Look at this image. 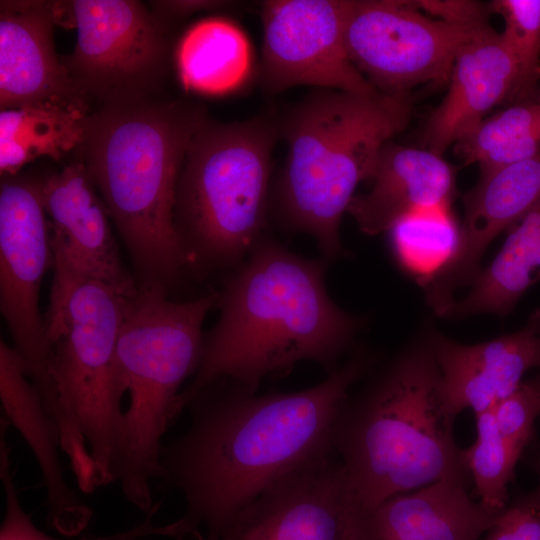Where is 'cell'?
<instances>
[{"label":"cell","mask_w":540,"mask_h":540,"mask_svg":"<svg viewBox=\"0 0 540 540\" xmlns=\"http://www.w3.org/2000/svg\"><path fill=\"white\" fill-rule=\"evenodd\" d=\"M465 165L497 167L540 155V101L516 103L485 118L457 144Z\"/></svg>","instance_id":"obj_26"},{"label":"cell","mask_w":540,"mask_h":540,"mask_svg":"<svg viewBox=\"0 0 540 540\" xmlns=\"http://www.w3.org/2000/svg\"><path fill=\"white\" fill-rule=\"evenodd\" d=\"M325 271V259L302 257L264 236L218 292V321L204 335L199 367L178 397L174 421L219 380L256 393L262 380L285 376L301 361L328 374L337 370L363 320L330 298Z\"/></svg>","instance_id":"obj_2"},{"label":"cell","mask_w":540,"mask_h":540,"mask_svg":"<svg viewBox=\"0 0 540 540\" xmlns=\"http://www.w3.org/2000/svg\"><path fill=\"white\" fill-rule=\"evenodd\" d=\"M0 311L28 378L58 421L62 410L50 374L51 346L39 308L40 288L53 267L49 220L42 201V176H1Z\"/></svg>","instance_id":"obj_10"},{"label":"cell","mask_w":540,"mask_h":540,"mask_svg":"<svg viewBox=\"0 0 540 540\" xmlns=\"http://www.w3.org/2000/svg\"><path fill=\"white\" fill-rule=\"evenodd\" d=\"M430 337L403 351L358 396L340 406L332 447L366 514L392 496L471 479L454 436Z\"/></svg>","instance_id":"obj_4"},{"label":"cell","mask_w":540,"mask_h":540,"mask_svg":"<svg viewBox=\"0 0 540 540\" xmlns=\"http://www.w3.org/2000/svg\"><path fill=\"white\" fill-rule=\"evenodd\" d=\"M55 24L54 1H1V110L54 104L88 111L55 52Z\"/></svg>","instance_id":"obj_16"},{"label":"cell","mask_w":540,"mask_h":540,"mask_svg":"<svg viewBox=\"0 0 540 540\" xmlns=\"http://www.w3.org/2000/svg\"><path fill=\"white\" fill-rule=\"evenodd\" d=\"M218 292L187 301L168 290L138 286L126 297L117 339L122 382L129 394L114 461V479L138 509L153 507L152 482L161 479L162 437L174 422L184 381L199 367L202 326Z\"/></svg>","instance_id":"obj_6"},{"label":"cell","mask_w":540,"mask_h":540,"mask_svg":"<svg viewBox=\"0 0 540 540\" xmlns=\"http://www.w3.org/2000/svg\"><path fill=\"white\" fill-rule=\"evenodd\" d=\"M351 0H269L261 5L260 80L278 93L298 85L377 95L351 61L345 27Z\"/></svg>","instance_id":"obj_13"},{"label":"cell","mask_w":540,"mask_h":540,"mask_svg":"<svg viewBox=\"0 0 540 540\" xmlns=\"http://www.w3.org/2000/svg\"><path fill=\"white\" fill-rule=\"evenodd\" d=\"M41 192L53 267L100 281L123 296L134 295L137 281L122 262L109 214L82 162L43 176Z\"/></svg>","instance_id":"obj_14"},{"label":"cell","mask_w":540,"mask_h":540,"mask_svg":"<svg viewBox=\"0 0 540 540\" xmlns=\"http://www.w3.org/2000/svg\"><path fill=\"white\" fill-rule=\"evenodd\" d=\"M57 24L74 27L73 52L62 58L87 100L101 104L151 98L167 69L163 22L134 0L57 1Z\"/></svg>","instance_id":"obj_9"},{"label":"cell","mask_w":540,"mask_h":540,"mask_svg":"<svg viewBox=\"0 0 540 540\" xmlns=\"http://www.w3.org/2000/svg\"><path fill=\"white\" fill-rule=\"evenodd\" d=\"M540 281V196L509 229L505 242L472 289L455 301L448 316L494 313L506 317L519 299Z\"/></svg>","instance_id":"obj_22"},{"label":"cell","mask_w":540,"mask_h":540,"mask_svg":"<svg viewBox=\"0 0 540 540\" xmlns=\"http://www.w3.org/2000/svg\"><path fill=\"white\" fill-rule=\"evenodd\" d=\"M535 385L540 389V374L539 376L533 381Z\"/></svg>","instance_id":"obj_34"},{"label":"cell","mask_w":540,"mask_h":540,"mask_svg":"<svg viewBox=\"0 0 540 540\" xmlns=\"http://www.w3.org/2000/svg\"><path fill=\"white\" fill-rule=\"evenodd\" d=\"M388 232L397 262L422 287L450 263L460 240L450 206L414 211Z\"/></svg>","instance_id":"obj_25"},{"label":"cell","mask_w":540,"mask_h":540,"mask_svg":"<svg viewBox=\"0 0 540 540\" xmlns=\"http://www.w3.org/2000/svg\"><path fill=\"white\" fill-rule=\"evenodd\" d=\"M492 412L505 441L522 453L540 416V389L533 381L522 382L509 396L497 403Z\"/></svg>","instance_id":"obj_29"},{"label":"cell","mask_w":540,"mask_h":540,"mask_svg":"<svg viewBox=\"0 0 540 540\" xmlns=\"http://www.w3.org/2000/svg\"><path fill=\"white\" fill-rule=\"evenodd\" d=\"M208 118L184 100L101 104L79 147L135 269L138 286L170 290L190 273L174 224L178 179L190 142Z\"/></svg>","instance_id":"obj_3"},{"label":"cell","mask_w":540,"mask_h":540,"mask_svg":"<svg viewBox=\"0 0 540 540\" xmlns=\"http://www.w3.org/2000/svg\"><path fill=\"white\" fill-rule=\"evenodd\" d=\"M467 487L442 480L390 497L366 515L362 540H479L505 509L474 501Z\"/></svg>","instance_id":"obj_21"},{"label":"cell","mask_w":540,"mask_h":540,"mask_svg":"<svg viewBox=\"0 0 540 540\" xmlns=\"http://www.w3.org/2000/svg\"><path fill=\"white\" fill-rule=\"evenodd\" d=\"M515 81V60L503 34L489 23L481 26L459 50L448 91L426 122V149L442 156L476 129L488 111L510 98Z\"/></svg>","instance_id":"obj_18"},{"label":"cell","mask_w":540,"mask_h":540,"mask_svg":"<svg viewBox=\"0 0 540 540\" xmlns=\"http://www.w3.org/2000/svg\"><path fill=\"white\" fill-rule=\"evenodd\" d=\"M441 376L443 397L455 416L492 409L512 394L523 375L540 366V307L519 330L465 345L438 333L429 335Z\"/></svg>","instance_id":"obj_17"},{"label":"cell","mask_w":540,"mask_h":540,"mask_svg":"<svg viewBox=\"0 0 540 540\" xmlns=\"http://www.w3.org/2000/svg\"><path fill=\"white\" fill-rule=\"evenodd\" d=\"M126 296L91 280L72 294L51 345L50 374L64 416L92 455L100 486L114 479L126 392L117 339Z\"/></svg>","instance_id":"obj_8"},{"label":"cell","mask_w":540,"mask_h":540,"mask_svg":"<svg viewBox=\"0 0 540 540\" xmlns=\"http://www.w3.org/2000/svg\"><path fill=\"white\" fill-rule=\"evenodd\" d=\"M0 400L3 417L23 437L42 474L49 522L64 535H75L88 524L91 509L65 481L59 450L61 437L55 421L28 378L15 348L0 341Z\"/></svg>","instance_id":"obj_19"},{"label":"cell","mask_w":540,"mask_h":540,"mask_svg":"<svg viewBox=\"0 0 540 540\" xmlns=\"http://www.w3.org/2000/svg\"><path fill=\"white\" fill-rule=\"evenodd\" d=\"M410 114L409 95L320 89L297 104L279 121L288 146L275 189L281 224L314 237L326 261L341 257L342 216Z\"/></svg>","instance_id":"obj_5"},{"label":"cell","mask_w":540,"mask_h":540,"mask_svg":"<svg viewBox=\"0 0 540 540\" xmlns=\"http://www.w3.org/2000/svg\"><path fill=\"white\" fill-rule=\"evenodd\" d=\"M88 111L54 104L3 109L0 112L1 176L18 174L37 157L60 159L79 148Z\"/></svg>","instance_id":"obj_24"},{"label":"cell","mask_w":540,"mask_h":540,"mask_svg":"<svg viewBox=\"0 0 540 540\" xmlns=\"http://www.w3.org/2000/svg\"><path fill=\"white\" fill-rule=\"evenodd\" d=\"M475 418L476 440L463 449L464 459L479 501L493 510L503 511L507 507V486L521 453L502 437L492 409L475 414Z\"/></svg>","instance_id":"obj_27"},{"label":"cell","mask_w":540,"mask_h":540,"mask_svg":"<svg viewBox=\"0 0 540 540\" xmlns=\"http://www.w3.org/2000/svg\"><path fill=\"white\" fill-rule=\"evenodd\" d=\"M480 171L478 182L463 196L457 251L450 263L423 286L428 303L441 316L448 315L454 303L453 292L472 284L489 244L540 196V155Z\"/></svg>","instance_id":"obj_15"},{"label":"cell","mask_w":540,"mask_h":540,"mask_svg":"<svg viewBox=\"0 0 540 540\" xmlns=\"http://www.w3.org/2000/svg\"><path fill=\"white\" fill-rule=\"evenodd\" d=\"M175 59L185 90L209 96L235 92L253 69L249 38L236 23L222 17L193 24L181 37Z\"/></svg>","instance_id":"obj_23"},{"label":"cell","mask_w":540,"mask_h":540,"mask_svg":"<svg viewBox=\"0 0 540 540\" xmlns=\"http://www.w3.org/2000/svg\"><path fill=\"white\" fill-rule=\"evenodd\" d=\"M413 4L438 19L464 27H475L488 22L487 10L474 1H413Z\"/></svg>","instance_id":"obj_32"},{"label":"cell","mask_w":540,"mask_h":540,"mask_svg":"<svg viewBox=\"0 0 540 540\" xmlns=\"http://www.w3.org/2000/svg\"><path fill=\"white\" fill-rule=\"evenodd\" d=\"M489 8L504 20L502 34L516 64L509 99L530 102L540 79V0H495Z\"/></svg>","instance_id":"obj_28"},{"label":"cell","mask_w":540,"mask_h":540,"mask_svg":"<svg viewBox=\"0 0 540 540\" xmlns=\"http://www.w3.org/2000/svg\"><path fill=\"white\" fill-rule=\"evenodd\" d=\"M154 14L162 21L164 18L189 16L202 10H215L228 6L230 2L214 0L156 1Z\"/></svg>","instance_id":"obj_33"},{"label":"cell","mask_w":540,"mask_h":540,"mask_svg":"<svg viewBox=\"0 0 540 540\" xmlns=\"http://www.w3.org/2000/svg\"><path fill=\"white\" fill-rule=\"evenodd\" d=\"M11 449L5 434L0 436V479L5 496V511L0 529V540H121L123 533L100 537L60 539L38 529L23 509L15 486L10 459Z\"/></svg>","instance_id":"obj_30"},{"label":"cell","mask_w":540,"mask_h":540,"mask_svg":"<svg viewBox=\"0 0 540 540\" xmlns=\"http://www.w3.org/2000/svg\"><path fill=\"white\" fill-rule=\"evenodd\" d=\"M432 18L412 1L351 0L345 27L348 55L383 94L409 95L448 82L459 50L478 28Z\"/></svg>","instance_id":"obj_11"},{"label":"cell","mask_w":540,"mask_h":540,"mask_svg":"<svg viewBox=\"0 0 540 540\" xmlns=\"http://www.w3.org/2000/svg\"><path fill=\"white\" fill-rule=\"evenodd\" d=\"M483 540H540V487L507 506Z\"/></svg>","instance_id":"obj_31"},{"label":"cell","mask_w":540,"mask_h":540,"mask_svg":"<svg viewBox=\"0 0 540 540\" xmlns=\"http://www.w3.org/2000/svg\"><path fill=\"white\" fill-rule=\"evenodd\" d=\"M276 117L203 122L193 136L178 179L174 224L190 273L244 261L264 237Z\"/></svg>","instance_id":"obj_7"},{"label":"cell","mask_w":540,"mask_h":540,"mask_svg":"<svg viewBox=\"0 0 540 540\" xmlns=\"http://www.w3.org/2000/svg\"><path fill=\"white\" fill-rule=\"evenodd\" d=\"M369 191L355 195L347 208L359 229L375 235L421 209L450 206L456 170L442 156L423 148L388 142L381 150Z\"/></svg>","instance_id":"obj_20"},{"label":"cell","mask_w":540,"mask_h":540,"mask_svg":"<svg viewBox=\"0 0 540 540\" xmlns=\"http://www.w3.org/2000/svg\"><path fill=\"white\" fill-rule=\"evenodd\" d=\"M374 364L357 351L321 383L297 392L256 395L219 380L188 405L189 428L161 452L162 477L184 497L170 537L221 540L232 519L298 464L333 449L337 412Z\"/></svg>","instance_id":"obj_1"},{"label":"cell","mask_w":540,"mask_h":540,"mask_svg":"<svg viewBox=\"0 0 540 540\" xmlns=\"http://www.w3.org/2000/svg\"><path fill=\"white\" fill-rule=\"evenodd\" d=\"M366 515L330 449L269 485L238 512L221 540H362Z\"/></svg>","instance_id":"obj_12"}]
</instances>
